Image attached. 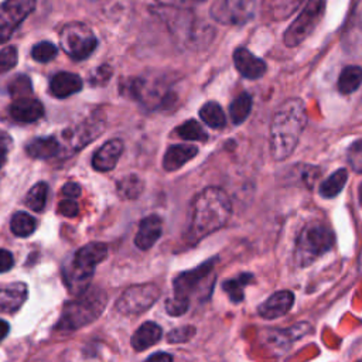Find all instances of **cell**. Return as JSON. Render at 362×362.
I'll list each match as a JSON object with an SVG mask.
<instances>
[{"label": "cell", "instance_id": "obj_28", "mask_svg": "<svg viewBox=\"0 0 362 362\" xmlns=\"http://www.w3.org/2000/svg\"><path fill=\"white\" fill-rule=\"evenodd\" d=\"M348 180V171L345 168H339L334 171L328 178H325L318 188V192L324 198H334L337 197Z\"/></svg>", "mask_w": 362, "mask_h": 362}, {"label": "cell", "instance_id": "obj_48", "mask_svg": "<svg viewBox=\"0 0 362 362\" xmlns=\"http://www.w3.org/2000/svg\"><path fill=\"white\" fill-rule=\"evenodd\" d=\"M7 334H8V324L0 318V342L4 339Z\"/></svg>", "mask_w": 362, "mask_h": 362}, {"label": "cell", "instance_id": "obj_8", "mask_svg": "<svg viewBox=\"0 0 362 362\" xmlns=\"http://www.w3.org/2000/svg\"><path fill=\"white\" fill-rule=\"evenodd\" d=\"M160 297V290L153 283L134 284L123 291L116 301V310L123 315H137L147 311Z\"/></svg>", "mask_w": 362, "mask_h": 362}, {"label": "cell", "instance_id": "obj_45", "mask_svg": "<svg viewBox=\"0 0 362 362\" xmlns=\"http://www.w3.org/2000/svg\"><path fill=\"white\" fill-rule=\"evenodd\" d=\"M14 266V257L11 252L6 249H0V273L10 270Z\"/></svg>", "mask_w": 362, "mask_h": 362}, {"label": "cell", "instance_id": "obj_13", "mask_svg": "<svg viewBox=\"0 0 362 362\" xmlns=\"http://www.w3.org/2000/svg\"><path fill=\"white\" fill-rule=\"evenodd\" d=\"M105 120L99 117H88L79 124L65 132V139L72 150H79L83 146L89 144L92 140L99 137L103 133Z\"/></svg>", "mask_w": 362, "mask_h": 362}, {"label": "cell", "instance_id": "obj_43", "mask_svg": "<svg viewBox=\"0 0 362 362\" xmlns=\"http://www.w3.org/2000/svg\"><path fill=\"white\" fill-rule=\"evenodd\" d=\"M58 212L66 218H74L79 214V205L75 199L66 198L58 204Z\"/></svg>", "mask_w": 362, "mask_h": 362}, {"label": "cell", "instance_id": "obj_4", "mask_svg": "<svg viewBox=\"0 0 362 362\" xmlns=\"http://www.w3.org/2000/svg\"><path fill=\"white\" fill-rule=\"evenodd\" d=\"M106 301L107 298L102 290L88 288L75 300L65 304L57 329L75 331L93 322L102 314Z\"/></svg>", "mask_w": 362, "mask_h": 362}, {"label": "cell", "instance_id": "obj_35", "mask_svg": "<svg viewBox=\"0 0 362 362\" xmlns=\"http://www.w3.org/2000/svg\"><path fill=\"white\" fill-rule=\"evenodd\" d=\"M177 134L182 139V140H194V141H205L208 139V134L206 132L202 129V126L191 119V120H187L184 122L182 124H180L177 129H175Z\"/></svg>", "mask_w": 362, "mask_h": 362}, {"label": "cell", "instance_id": "obj_3", "mask_svg": "<svg viewBox=\"0 0 362 362\" xmlns=\"http://www.w3.org/2000/svg\"><path fill=\"white\" fill-rule=\"evenodd\" d=\"M120 92L148 109H165L175 102L177 96L173 85L161 76L127 78Z\"/></svg>", "mask_w": 362, "mask_h": 362}, {"label": "cell", "instance_id": "obj_1", "mask_svg": "<svg viewBox=\"0 0 362 362\" xmlns=\"http://www.w3.org/2000/svg\"><path fill=\"white\" fill-rule=\"evenodd\" d=\"M232 214V204L226 192L218 187L202 189L192 201L188 240L197 243L226 225Z\"/></svg>", "mask_w": 362, "mask_h": 362}, {"label": "cell", "instance_id": "obj_30", "mask_svg": "<svg viewBox=\"0 0 362 362\" xmlns=\"http://www.w3.org/2000/svg\"><path fill=\"white\" fill-rule=\"evenodd\" d=\"M199 117L205 124H208L212 129H222L226 123V117L222 107L219 106V103L214 100L206 102L201 106Z\"/></svg>", "mask_w": 362, "mask_h": 362}, {"label": "cell", "instance_id": "obj_42", "mask_svg": "<svg viewBox=\"0 0 362 362\" xmlns=\"http://www.w3.org/2000/svg\"><path fill=\"white\" fill-rule=\"evenodd\" d=\"M112 74H113L112 66L107 64H102L100 66H98L96 69L92 71V74L89 76V82L92 85H103L110 79Z\"/></svg>", "mask_w": 362, "mask_h": 362}, {"label": "cell", "instance_id": "obj_19", "mask_svg": "<svg viewBox=\"0 0 362 362\" xmlns=\"http://www.w3.org/2000/svg\"><path fill=\"white\" fill-rule=\"evenodd\" d=\"M8 113L17 122L33 123L44 115V107L42 103L34 98H21L10 105Z\"/></svg>", "mask_w": 362, "mask_h": 362}, {"label": "cell", "instance_id": "obj_44", "mask_svg": "<svg viewBox=\"0 0 362 362\" xmlns=\"http://www.w3.org/2000/svg\"><path fill=\"white\" fill-rule=\"evenodd\" d=\"M62 195L66 197V198H71V199H75L81 195V185L78 182H74V181H68L64 184L62 189H61Z\"/></svg>", "mask_w": 362, "mask_h": 362}, {"label": "cell", "instance_id": "obj_33", "mask_svg": "<svg viewBox=\"0 0 362 362\" xmlns=\"http://www.w3.org/2000/svg\"><path fill=\"white\" fill-rule=\"evenodd\" d=\"M37 228V221L35 218H33L31 215H28L27 212H16L13 216H11V221H10V229L11 232L18 236V238H27L30 235L34 233Z\"/></svg>", "mask_w": 362, "mask_h": 362}, {"label": "cell", "instance_id": "obj_12", "mask_svg": "<svg viewBox=\"0 0 362 362\" xmlns=\"http://www.w3.org/2000/svg\"><path fill=\"white\" fill-rule=\"evenodd\" d=\"M341 42L348 52L362 51V0H352L346 21L342 27Z\"/></svg>", "mask_w": 362, "mask_h": 362}, {"label": "cell", "instance_id": "obj_36", "mask_svg": "<svg viewBox=\"0 0 362 362\" xmlns=\"http://www.w3.org/2000/svg\"><path fill=\"white\" fill-rule=\"evenodd\" d=\"M8 92L14 98V100L16 99H21V98H30V95L33 92L30 78L27 75L16 76L8 83Z\"/></svg>", "mask_w": 362, "mask_h": 362}, {"label": "cell", "instance_id": "obj_29", "mask_svg": "<svg viewBox=\"0 0 362 362\" xmlns=\"http://www.w3.org/2000/svg\"><path fill=\"white\" fill-rule=\"evenodd\" d=\"M253 276L250 273H240L233 279H228L223 281L222 288L226 291L228 297L233 303H240L245 297V287L252 284Z\"/></svg>", "mask_w": 362, "mask_h": 362}, {"label": "cell", "instance_id": "obj_49", "mask_svg": "<svg viewBox=\"0 0 362 362\" xmlns=\"http://www.w3.org/2000/svg\"><path fill=\"white\" fill-rule=\"evenodd\" d=\"M6 158H7V147H6V144L0 143V168L4 165Z\"/></svg>", "mask_w": 362, "mask_h": 362}, {"label": "cell", "instance_id": "obj_31", "mask_svg": "<svg viewBox=\"0 0 362 362\" xmlns=\"http://www.w3.org/2000/svg\"><path fill=\"white\" fill-rule=\"evenodd\" d=\"M252 110V96L247 92H242L236 96L229 106V116L233 124L243 123Z\"/></svg>", "mask_w": 362, "mask_h": 362}, {"label": "cell", "instance_id": "obj_20", "mask_svg": "<svg viewBox=\"0 0 362 362\" xmlns=\"http://www.w3.org/2000/svg\"><path fill=\"white\" fill-rule=\"evenodd\" d=\"M82 88V78L72 72H57L49 81V92L58 99H65L74 93H78Z\"/></svg>", "mask_w": 362, "mask_h": 362}, {"label": "cell", "instance_id": "obj_50", "mask_svg": "<svg viewBox=\"0 0 362 362\" xmlns=\"http://www.w3.org/2000/svg\"><path fill=\"white\" fill-rule=\"evenodd\" d=\"M359 201H361V204H362V184L359 185Z\"/></svg>", "mask_w": 362, "mask_h": 362}, {"label": "cell", "instance_id": "obj_18", "mask_svg": "<svg viewBox=\"0 0 362 362\" xmlns=\"http://www.w3.org/2000/svg\"><path fill=\"white\" fill-rule=\"evenodd\" d=\"M163 221L158 215H148L139 223L134 243L141 250H148L161 236Z\"/></svg>", "mask_w": 362, "mask_h": 362}, {"label": "cell", "instance_id": "obj_38", "mask_svg": "<svg viewBox=\"0 0 362 362\" xmlns=\"http://www.w3.org/2000/svg\"><path fill=\"white\" fill-rule=\"evenodd\" d=\"M17 49L13 45H8L0 49V74L11 71L17 64Z\"/></svg>", "mask_w": 362, "mask_h": 362}, {"label": "cell", "instance_id": "obj_27", "mask_svg": "<svg viewBox=\"0 0 362 362\" xmlns=\"http://www.w3.org/2000/svg\"><path fill=\"white\" fill-rule=\"evenodd\" d=\"M362 85V66L358 65H348L345 66L337 81L338 90L342 95H348L359 89Z\"/></svg>", "mask_w": 362, "mask_h": 362}, {"label": "cell", "instance_id": "obj_9", "mask_svg": "<svg viewBox=\"0 0 362 362\" xmlns=\"http://www.w3.org/2000/svg\"><path fill=\"white\" fill-rule=\"evenodd\" d=\"M256 6V0H216L209 14L219 24L242 25L253 18Z\"/></svg>", "mask_w": 362, "mask_h": 362}, {"label": "cell", "instance_id": "obj_6", "mask_svg": "<svg viewBox=\"0 0 362 362\" xmlns=\"http://www.w3.org/2000/svg\"><path fill=\"white\" fill-rule=\"evenodd\" d=\"M59 44L69 58L82 61L95 51L98 47V38L85 23L71 21L61 28Z\"/></svg>", "mask_w": 362, "mask_h": 362}, {"label": "cell", "instance_id": "obj_21", "mask_svg": "<svg viewBox=\"0 0 362 362\" xmlns=\"http://www.w3.org/2000/svg\"><path fill=\"white\" fill-rule=\"evenodd\" d=\"M28 288L24 283H11L0 287V313H16L27 300Z\"/></svg>", "mask_w": 362, "mask_h": 362}, {"label": "cell", "instance_id": "obj_16", "mask_svg": "<svg viewBox=\"0 0 362 362\" xmlns=\"http://www.w3.org/2000/svg\"><path fill=\"white\" fill-rule=\"evenodd\" d=\"M233 64L238 72L247 79H257L266 72V62L252 54L247 48L239 47L233 52Z\"/></svg>", "mask_w": 362, "mask_h": 362}, {"label": "cell", "instance_id": "obj_5", "mask_svg": "<svg viewBox=\"0 0 362 362\" xmlns=\"http://www.w3.org/2000/svg\"><path fill=\"white\" fill-rule=\"evenodd\" d=\"M334 232L318 222L310 223L303 228L296 243L294 259L298 266H308L317 257L322 256L334 246Z\"/></svg>", "mask_w": 362, "mask_h": 362}, {"label": "cell", "instance_id": "obj_41", "mask_svg": "<svg viewBox=\"0 0 362 362\" xmlns=\"http://www.w3.org/2000/svg\"><path fill=\"white\" fill-rule=\"evenodd\" d=\"M188 307H189V300L180 298L175 296H173L165 301V311L173 317L182 315L188 310Z\"/></svg>", "mask_w": 362, "mask_h": 362}, {"label": "cell", "instance_id": "obj_25", "mask_svg": "<svg viewBox=\"0 0 362 362\" xmlns=\"http://www.w3.org/2000/svg\"><path fill=\"white\" fill-rule=\"evenodd\" d=\"M25 151L30 157L45 160L51 158L58 154L59 151V141L54 136L47 137H35L25 146Z\"/></svg>", "mask_w": 362, "mask_h": 362}, {"label": "cell", "instance_id": "obj_15", "mask_svg": "<svg viewBox=\"0 0 362 362\" xmlns=\"http://www.w3.org/2000/svg\"><path fill=\"white\" fill-rule=\"evenodd\" d=\"M294 304V294L288 290H280L273 293L267 300H264L259 308L257 313L260 317L266 320H274L279 317L286 315Z\"/></svg>", "mask_w": 362, "mask_h": 362}, {"label": "cell", "instance_id": "obj_39", "mask_svg": "<svg viewBox=\"0 0 362 362\" xmlns=\"http://www.w3.org/2000/svg\"><path fill=\"white\" fill-rule=\"evenodd\" d=\"M346 157L352 170L362 174V140H356L349 146Z\"/></svg>", "mask_w": 362, "mask_h": 362}, {"label": "cell", "instance_id": "obj_32", "mask_svg": "<svg viewBox=\"0 0 362 362\" xmlns=\"http://www.w3.org/2000/svg\"><path fill=\"white\" fill-rule=\"evenodd\" d=\"M116 189L123 199H136L143 192L144 182L136 174H129L117 181Z\"/></svg>", "mask_w": 362, "mask_h": 362}, {"label": "cell", "instance_id": "obj_22", "mask_svg": "<svg viewBox=\"0 0 362 362\" xmlns=\"http://www.w3.org/2000/svg\"><path fill=\"white\" fill-rule=\"evenodd\" d=\"M198 154V147L192 144H174L167 148L163 157V168L165 171H175L191 161Z\"/></svg>", "mask_w": 362, "mask_h": 362}, {"label": "cell", "instance_id": "obj_17", "mask_svg": "<svg viewBox=\"0 0 362 362\" xmlns=\"http://www.w3.org/2000/svg\"><path fill=\"white\" fill-rule=\"evenodd\" d=\"M123 141L119 139H112L106 141L95 151L92 157V167L100 173L113 170L123 153Z\"/></svg>", "mask_w": 362, "mask_h": 362}, {"label": "cell", "instance_id": "obj_24", "mask_svg": "<svg viewBox=\"0 0 362 362\" xmlns=\"http://www.w3.org/2000/svg\"><path fill=\"white\" fill-rule=\"evenodd\" d=\"M161 335H163L161 327L153 321H147V322L141 324L133 334L132 346L136 351H144V349L153 346L154 344H157L158 339L161 338Z\"/></svg>", "mask_w": 362, "mask_h": 362}, {"label": "cell", "instance_id": "obj_2", "mask_svg": "<svg viewBox=\"0 0 362 362\" xmlns=\"http://www.w3.org/2000/svg\"><path fill=\"white\" fill-rule=\"evenodd\" d=\"M305 123V106L301 99L290 98L279 106L270 124V153L276 161H283L291 156Z\"/></svg>", "mask_w": 362, "mask_h": 362}, {"label": "cell", "instance_id": "obj_7", "mask_svg": "<svg viewBox=\"0 0 362 362\" xmlns=\"http://www.w3.org/2000/svg\"><path fill=\"white\" fill-rule=\"evenodd\" d=\"M324 0H308L297 18L286 30L283 35L284 44L287 47H297L307 40L324 16Z\"/></svg>", "mask_w": 362, "mask_h": 362}, {"label": "cell", "instance_id": "obj_37", "mask_svg": "<svg viewBox=\"0 0 362 362\" xmlns=\"http://www.w3.org/2000/svg\"><path fill=\"white\" fill-rule=\"evenodd\" d=\"M57 54H58L57 47L49 41H41V42L35 44L31 49L33 59L37 62H41V64H45V62L54 59L57 57Z\"/></svg>", "mask_w": 362, "mask_h": 362}, {"label": "cell", "instance_id": "obj_47", "mask_svg": "<svg viewBox=\"0 0 362 362\" xmlns=\"http://www.w3.org/2000/svg\"><path fill=\"white\" fill-rule=\"evenodd\" d=\"M147 362H173V356L165 352H157V354H153L147 359Z\"/></svg>", "mask_w": 362, "mask_h": 362}, {"label": "cell", "instance_id": "obj_26", "mask_svg": "<svg viewBox=\"0 0 362 362\" xmlns=\"http://www.w3.org/2000/svg\"><path fill=\"white\" fill-rule=\"evenodd\" d=\"M303 0H263V11L269 20L280 21L290 17Z\"/></svg>", "mask_w": 362, "mask_h": 362}, {"label": "cell", "instance_id": "obj_34", "mask_svg": "<svg viewBox=\"0 0 362 362\" xmlns=\"http://www.w3.org/2000/svg\"><path fill=\"white\" fill-rule=\"evenodd\" d=\"M47 197H48V185L47 182H37L28 192L25 197V205L35 211L40 212L44 209L45 202H47Z\"/></svg>", "mask_w": 362, "mask_h": 362}, {"label": "cell", "instance_id": "obj_11", "mask_svg": "<svg viewBox=\"0 0 362 362\" xmlns=\"http://www.w3.org/2000/svg\"><path fill=\"white\" fill-rule=\"evenodd\" d=\"M214 264L215 259H208L198 267L178 274L174 279V296L189 300L191 296L197 291V288L202 286V281H205L209 277V274L214 270Z\"/></svg>", "mask_w": 362, "mask_h": 362}, {"label": "cell", "instance_id": "obj_10", "mask_svg": "<svg viewBox=\"0 0 362 362\" xmlns=\"http://www.w3.org/2000/svg\"><path fill=\"white\" fill-rule=\"evenodd\" d=\"M37 0H4L0 4V44L34 11Z\"/></svg>", "mask_w": 362, "mask_h": 362}, {"label": "cell", "instance_id": "obj_14", "mask_svg": "<svg viewBox=\"0 0 362 362\" xmlns=\"http://www.w3.org/2000/svg\"><path fill=\"white\" fill-rule=\"evenodd\" d=\"M93 272L95 270L81 266L74 259H71L62 266V279L65 281L66 288L72 294L79 296L89 288L90 280L93 277Z\"/></svg>", "mask_w": 362, "mask_h": 362}, {"label": "cell", "instance_id": "obj_23", "mask_svg": "<svg viewBox=\"0 0 362 362\" xmlns=\"http://www.w3.org/2000/svg\"><path fill=\"white\" fill-rule=\"evenodd\" d=\"M107 252H109V247L106 243L90 242L82 246L81 249H78V252L72 256V259L78 264L95 270V266L99 264L102 260H105V257L107 256Z\"/></svg>", "mask_w": 362, "mask_h": 362}, {"label": "cell", "instance_id": "obj_46", "mask_svg": "<svg viewBox=\"0 0 362 362\" xmlns=\"http://www.w3.org/2000/svg\"><path fill=\"white\" fill-rule=\"evenodd\" d=\"M161 6H170V7H189L198 3H202L205 0H156Z\"/></svg>", "mask_w": 362, "mask_h": 362}, {"label": "cell", "instance_id": "obj_40", "mask_svg": "<svg viewBox=\"0 0 362 362\" xmlns=\"http://www.w3.org/2000/svg\"><path fill=\"white\" fill-rule=\"evenodd\" d=\"M195 335V328L192 325H185V327H178L171 329L167 334V339L170 344H181L189 341Z\"/></svg>", "mask_w": 362, "mask_h": 362}]
</instances>
